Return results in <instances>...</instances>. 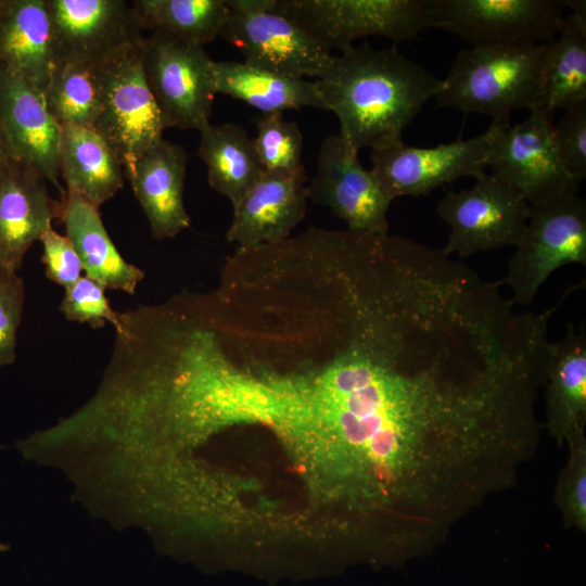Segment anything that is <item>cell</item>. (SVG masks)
I'll list each match as a JSON object with an SVG mask.
<instances>
[{"label":"cell","instance_id":"obj_1","mask_svg":"<svg viewBox=\"0 0 586 586\" xmlns=\"http://www.w3.org/2000/svg\"><path fill=\"white\" fill-rule=\"evenodd\" d=\"M316 85L324 110L339 119V133L357 152L400 141L403 130L444 86L396 48L375 49L367 41L334 55Z\"/></svg>","mask_w":586,"mask_h":586},{"label":"cell","instance_id":"obj_2","mask_svg":"<svg viewBox=\"0 0 586 586\" xmlns=\"http://www.w3.org/2000/svg\"><path fill=\"white\" fill-rule=\"evenodd\" d=\"M547 43L471 47L456 55L434 98L438 107L509 117L513 110L543 109L542 66Z\"/></svg>","mask_w":586,"mask_h":586},{"label":"cell","instance_id":"obj_3","mask_svg":"<svg viewBox=\"0 0 586 586\" xmlns=\"http://www.w3.org/2000/svg\"><path fill=\"white\" fill-rule=\"evenodd\" d=\"M279 10L331 52L380 36L394 42L434 27L431 0H276Z\"/></svg>","mask_w":586,"mask_h":586},{"label":"cell","instance_id":"obj_4","mask_svg":"<svg viewBox=\"0 0 586 586\" xmlns=\"http://www.w3.org/2000/svg\"><path fill=\"white\" fill-rule=\"evenodd\" d=\"M143 38L98 64L101 109L93 129L113 149L127 175L163 139L165 129L142 66Z\"/></svg>","mask_w":586,"mask_h":586},{"label":"cell","instance_id":"obj_5","mask_svg":"<svg viewBox=\"0 0 586 586\" xmlns=\"http://www.w3.org/2000/svg\"><path fill=\"white\" fill-rule=\"evenodd\" d=\"M244 63L283 76L320 78L333 54L283 14L276 0H228L219 35Z\"/></svg>","mask_w":586,"mask_h":586},{"label":"cell","instance_id":"obj_6","mask_svg":"<svg viewBox=\"0 0 586 586\" xmlns=\"http://www.w3.org/2000/svg\"><path fill=\"white\" fill-rule=\"evenodd\" d=\"M522 239L508 263L507 283L512 302L528 305L558 268L586 266V202L574 195L530 205Z\"/></svg>","mask_w":586,"mask_h":586},{"label":"cell","instance_id":"obj_7","mask_svg":"<svg viewBox=\"0 0 586 586\" xmlns=\"http://www.w3.org/2000/svg\"><path fill=\"white\" fill-rule=\"evenodd\" d=\"M553 115L538 109L513 126L509 117L493 119L495 133L487 166L530 205L574 195L581 183L568 173L559 155Z\"/></svg>","mask_w":586,"mask_h":586},{"label":"cell","instance_id":"obj_8","mask_svg":"<svg viewBox=\"0 0 586 586\" xmlns=\"http://www.w3.org/2000/svg\"><path fill=\"white\" fill-rule=\"evenodd\" d=\"M213 60L203 46L154 31L142 41V66L165 128L209 123L216 95Z\"/></svg>","mask_w":586,"mask_h":586},{"label":"cell","instance_id":"obj_9","mask_svg":"<svg viewBox=\"0 0 586 586\" xmlns=\"http://www.w3.org/2000/svg\"><path fill=\"white\" fill-rule=\"evenodd\" d=\"M434 27L471 47H527L559 34L566 0H431Z\"/></svg>","mask_w":586,"mask_h":586},{"label":"cell","instance_id":"obj_10","mask_svg":"<svg viewBox=\"0 0 586 586\" xmlns=\"http://www.w3.org/2000/svg\"><path fill=\"white\" fill-rule=\"evenodd\" d=\"M530 204L512 187L491 174L476 178L470 189L446 191L437 214L450 229L444 253L469 257L476 253L517 246L525 231Z\"/></svg>","mask_w":586,"mask_h":586},{"label":"cell","instance_id":"obj_11","mask_svg":"<svg viewBox=\"0 0 586 586\" xmlns=\"http://www.w3.org/2000/svg\"><path fill=\"white\" fill-rule=\"evenodd\" d=\"M495 124L468 140L458 139L434 148H416L403 140L371 149V170L391 201L399 196L428 195L437 187L462 177L485 174Z\"/></svg>","mask_w":586,"mask_h":586},{"label":"cell","instance_id":"obj_12","mask_svg":"<svg viewBox=\"0 0 586 586\" xmlns=\"http://www.w3.org/2000/svg\"><path fill=\"white\" fill-rule=\"evenodd\" d=\"M307 196L344 220L348 230L388 233L387 211L392 201L373 171L360 164L358 152L340 133L322 141Z\"/></svg>","mask_w":586,"mask_h":586},{"label":"cell","instance_id":"obj_13","mask_svg":"<svg viewBox=\"0 0 586 586\" xmlns=\"http://www.w3.org/2000/svg\"><path fill=\"white\" fill-rule=\"evenodd\" d=\"M55 62L98 65L142 40L132 4L124 0H46Z\"/></svg>","mask_w":586,"mask_h":586},{"label":"cell","instance_id":"obj_14","mask_svg":"<svg viewBox=\"0 0 586 586\" xmlns=\"http://www.w3.org/2000/svg\"><path fill=\"white\" fill-rule=\"evenodd\" d=\"M0 119L12 158L31 167L61 193V126L47 109L43 93L20 74L0 66Z\"/></svg>","mask_w":586,"mask_h":586},{"label":"cell","instance_id":"obj_15","mask_svg":"<svg viewBox=\"0 0 586 586\" xmlns=\"http://www.w3.org/2000/svg\"><path fill=\"white\" fill-rule=\"evenodd\" d=\"M47 182L14 158L0 163V268L17 272L33 244L62 219L63 201L51 196Z\"/></svg>","mask_w":586,"mask_h":586},{"label":"cell","instance_id":"obj_16","mask_svg":"<svg viewBox=\"0 0 586 586\" xmlns=\"http://www.w3.org/2000/svg\"><path fill=\"white\" fill-rule=\"evenodd\" d=\"M305 167L265 170L233 206L226 239L241 249L282 242L304 219L307 202Z\"/></svg>","mask_w":586,"mask_h":586},{"label":"cell","instance_id":"obj_17","mask_svg":"<svg viewBox=\"0 0 586 586\" xmlns=\"http://www.w3.org/2000/svg\"><path fill=\"white\" fill-rule=\"evenodd\" d=\"M187 163L182 146L161 139L127 175L156 240L174 238L190 226L183 204Z\"/></svg>","mask_w":586,"mask_h":586},{"label":"cell","instance_id":"obj_18","mask_svg":"<svg viewBox=\"0 0 586 586\" xmlns=\"http://www.w3.org/2000/svg\"><path fill=\"white\" fill-rule=\"evenodd\" d=\"M54 65L46 0H0V66L43 92Z\"/></svg>","mask_w":586,"mask_h":586},{"label":"cell","instance_id":"obj_19","mask_svg":"<svg viewBox=\"0 0 586 586\" xmlns=\"http://www.w3.org/2000/svg\"><path fill=\"white\" fill-rule=\"evenodd\" d=\"M546 428L561 445L586 421V334L569 324L565 335L550 343L545 371Z\"/></svg>","mask_w":586,"mask_h":586},{"label":"cell","instance_id":"obj_20","mask_svg":"<svg viewBox=\"0 0 586 586\" xmlns=\"http://www.w3.org/2000/svg\"><path fill=\"white\" fill-rule=\"evenodd\" d=\"M62 201L61 221L80 258L85 276L105 290L135 294L144 272L119 254L103 225L99 208L72 193H66Z\"/></svg>","mask_w":586,"mask_h":586},{"label":"cell","instance_id":"obj_21","mask_svg":"<svg viewBox=\"0 0 586 586\" xmlns=\"http://www.w3.org/2000/svg\"><path fill=\"white\" fill-rule=\"evenodd\" d=\"M123 168L113 149L94 129L61 127L60 174L66 193L100 208L123 188Z\"/></svg>","mask_w":586,"mask_h":586},{"label":"cell","instance_id":"obj_22","mask_svg":"<svg viewBox=\"0 0 586 586\" xmlns=\"http://www.w3.org/2000/svg\"><path fill=\"white\" fill-rule=\"evenodd\" d=\"M216 93L227 94L260 111L283 113L310 106L324 110L316 81L283 76L244 62L213 61Z\"/></svg>","mask_w":586,"mask_h":586},{"label":"cell","instance_id":"obj_23","mask_svg":"<svg viewBox=\"0 0 586 586\" xmlns=\"http://www.w3.org/2000/svg\"><path fill=\"white\" fill-rule=\"evenodd\" d=\"M558 36L549 43L542 66L543 109L555 113L586 101V2L566 0Z\"/></svg>","mask_w":586,"mask_h":586},{"label":"cell","instance_id":"obj_24","mask_svg":"<svg viewBox=\"0 0 586 586\" xmlns=\"http://www.w3.org/2000/svg\"><path fill=\"white\" fill-rule=\"evenodd\" d=\"M198 156L209 186L235 206L266 170L246 130L232 123L208 124L201 131Z\"/></svg>","mask_w":586,"mask_h":586},{"label":"cell","instance_id":"obj_25","mask_svg":"<svg viewBox=\"0 0 586 586\" xmlns=\"http://www.w3.org/2000/svg\"><path fill=\"white\" fill-rule=\"evenodd\" d=\"M132 8L142 30L200 46L219 37L228 15V0H136Z\"/></svg>","mask_w":586,"mask_h":586},{"label":"cell","instance_id":"obj_26","mask_svg":"<svg viewBox=\"0 0 586 586\" xmlns=\"http://www.w3.org/2000/svg\"><path fill=\"white\" fill-rule=\"evenodd\" d=\"M42 93L61 127L93 129L101 109L98 65L55 62Z\"/></svg>","mask_w":586,"mask_h":586},{"label":"cell","instance_id":"obj_27","mask_svg":"<svg viewBox=\"0 0 586 586\" xmlns=\"http://www.w3.org/2000/svg\"><path fill=\"white\" fill-rule=\"evenodd\" d=\"M253 139L257 156L266 170H294L303 167V133L283 113L262 114L256 119Z\"/></svg>","mask_w":586,"mask_h":586},{"label":"cell","instance_id":"obj_28","mask_svg":"<svg viewBox=\"0 0 586 586\" xmlns=\"http://www.w3.org/2000/svg\"><path fill=\"white\" fill-rule=\"evenodd\" d=\"M569 459L556 487L555 501L568 527L586 531V437L585 428L575 431L565 442Z\"/></svg>","mask_w":586,"mask_h":586},{"label":"cell","instance_id":"obj_29","mask_svg":"<svg viewBox=\"0 0 586 586\" xmlns=\"http://www.w3.org/2000/svg\"><path fill=\"white\" fill-rule=\"evenodd\" d=\"M104 292L105 289L98 282L81 276L65 288L60 310L71 321L88 323L94 329L110 322L114 328L118 323L119 313L112 308Z\"/></svg>","mask_w":586,"mask_h":586},{"label":"cell","instance_id":"obj_30","mask_svg":"<svg viewBox=\"0 0 586 586\" xmlns=\"http://www.w3.org/2000/svg\"><path fill=\"white\" fill-rule=\"evenodd\" d=\"M24 302L23 279L16 271L0 268V368L15 361Z\"/></svg>","mask_w":586,"mask_h":586},{"label":"cell","instance_id":"obj_31","mask_svg":"<svg viewBox=\"0 0 586 586\" xmlns=\"http://www.w3.org/2000/svg\"><path fill=\"white\" fill-rule=\"evenodd\" d=\"M555 139L565 169L582 181L586 176V101L564 110L555 125Z\"/></svg>","mask_w":586,"mask_h":586},{"label":"cell","instance_id":"obj_32","mask_svg":"<svg viewBox=\"0 0 586 586\" xmlns=\"http://www.w3.org/2000/svg\"><path fill=\"white\" fill-rule=\"evenodd\" d=\"M40 242L43 249L41 260L47 278L64 289L75 283L84 269L69 239L51 227L43 233Z\"/></svg>","mask_w":586,"mask_h":586},{"label":"cell","instance_id":"obj_33","mask_svg":"<svg viewBox=\"0 0 586 586\" xmlns=\"http://www.w3.org/2000/svg\"><path fill=\"white\" fill-rule=\"evenodd\" d=\"M12 158L9 141L0 119V163Z\"/></svg>","mask_w":586,"mask_h":586}]
</instances>
